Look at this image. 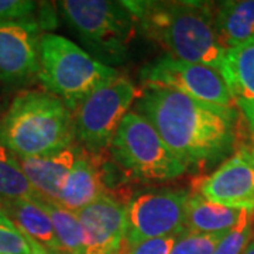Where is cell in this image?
I'll list each match as a JSON object with an SVG mask.
<instances>
[{"instance_id":"obj_1","label":"cell","mask_w":254,"mask_h":254,"mask_svg":"<svg viewBox=\"0 0 254 254\" xmlns=\"http://www.w3.org/2000/svg\"><path fill=\"white\" fill-rule=\"evenodd\" d=\"M136 108L187 170L222 160L236 144L237 109L208 105L157 86L141 91Z\"/></svg>"},{"instance_id":"obj_2","label":"cell","mask_w":254,"mask_h":254,"mask_svg":"<svg viewBox=\"0 0 254 254\" xmlns=\"http://www.w3.org/2000/svg\"><path fill=\"white\" fill-rule=\"evenodd\" d=\"M137 28L175 60L222 69L212 1H127Z\"/></svg>"},{"instance_id":"obj_3","label":"cell","mask_w":254,"mask_h":254,"mask_svg":"<svg viewBox=\"0 0 254 254\" xmlns=\"http://www.w3.org/2000/svg\"><path fill=\"white\" fill-rule=\"evenodd\" d=\"M72 113L46 91L18 92L0 118V144L17 157H40L72 145Z\"/></svg>"},{"instance_id":"obj_4","label":"cell","mask_w":254,"mask_h":254,"mask_svg":"<svg viewBox=\"0 0 254 254\" xmlns=\"http://www.w3.org/2000/svg\"><path fill=\"white\" fill-rule=\"evenodd\" d=\"M57 4L64 21L95 60L108 66L126 61L137 28L127 1L64 0Z\"/></svg>"},{"instance_id":"obj_5","label":"cell","mask_w":254,"mask_h":254,"mask_svg":"<svg viewBox=\"0 0 254 254\" xmlns=\"http://www.w3.org/2000/svg\"><path fill=\"white\" fill-rule=\"evenodd\" d=\"M38 51V79L43 88L63 100L71 112L92 91L118 76L115 68L99 63L65 37L43 34Z\"/></svg>"},{"instance_id":"obj_6","label":"cell","mask_w":254,"mask_h":254,"mask_svg":"<svg viewBox=\"0 0 254 254\" xmlns=\"http://www.w3.org/2000/svg\"><path fill=\"white\" fill-rule=\"evenodd\" d=\"M109 147L116 163L137 180L171 181L187 173L151 123L136 110L122 120Z\"/></svg>"},{"instance_id":"obj_7","label":"cell","mask_w":254,"mask_h":254,"mask_svg":"<svg viewBox=\"0 0 254 254\" xmlns=\"http://www.w3.org/2000/svg\"><path fill=\"white\" fill-rule=\"evenodd\" d=\"M141 91L127 78L116 76L92 91L72 113L73 134L86 151L96 154L110 145L122 120Z\"/></svg>"},{"instance_id":"obj_8","label":"cell","mask_w":254,"mask_h":254,"mask_svg":"<svg viewBox=\"0 0 254 254\" xmlns=\"http://www.w3.org/2000/svg\"><path fill=\"white\" fill-rule=\"evenodd\" d=\"M144 88H168L208 105L237 109L222 72L203 64H192L163 55L140 69Z\"/></svg>"},{"instance_id":"obj_9","label":"cell","mask_w":254,"mask_h":254,"mask_svg":"<svg viewBox=\"0 0 254 254\" xmlns=\"http://www.w3.org/2000/svg\"><path fill=\"white\" fill-rule=\"evenodd\" d=\"M188 195L185 190H165L134 196L126 206V245L185 233Z\"/></svg>"},{"instance_id":"obj_10","label":"cell","mask_w":254,"mask_h":254,"mask_svg":"<svg viewBox=\"0 0 254 254\" xmlns=\"http://www.w3.org/2000/svg\"><path fill=\"white\" fill-rule=\"evenodd\" d=\"M192 190L220 205L254 209V136L213 173L196 178Z\"/></svg>"},{"instance_id":"obj_11","label":"cell","mask_w":254,"mask_h":254,"mask_svg":"<svg viewBox=\"0 0 254 254\" xmlns=\"http://www.w3.org/2000/svg\"><path fill=\"white\" fill-rule=\"evenodd\" d=\"M43 28L37 18L0 23V83L18 85L38 76Z\"/></svg>"},{"instance_id":"obj_12","label":"cell","mask_w":254,"mask_h":254,"mask_svg":"<svg viewBox=\"0 0 254 254\" xmlns=\"http://www.w3.org/2000/svg\"><path fill=\"white\" fill-rule=\"evenodd\" d=\"M81 222L83 254H120L126 243V206L108 192L99 199L76 212Z\"/></svg>"},{"instance_id":"obj_13","label":"cell","mask_w":254,"mask_h":254,"mask_svg":"<svg viewBox=\"0 0 254 254\" xmlns=\"http://www.w3.org/2000/svg\"><path fill=\"white\" fill-rule=\"evenodd\" d=\"M103 193H106V187L96 154L79 148L57 202L76 213L99 199Z\"/></svg>"},{"instance_id":"obj_14","label":"cell","mask_w":254,"mask_h":254,"mask_svg":"<svg viewBox=\"0 0 254 254\" xmlns=\"http://www.w3.org/2000/svg\"><path fill=\"white\" fill-rule=\"evenodd\" d=\"M79 147L69 145L58 153L40 157H17L24 175L41 199H58L60 190L76 160Z\"/></svg>"},{"instance_id":"obj_15","label":"cell","mask_w":254,"mask_h":254,"mask_svg":"<svg viewBox=\"0 0 254 254\" xmlns=\"http://www.w3.org/2000/svg\"><path fill=\"white\" fill-rule=\"evenodd\" d=\"M220 72L243 119L254 116V36L225 53Z\"/></svg>"},{"instance_id":"obj_16","label":"cell","mask_w":254,"mask_h":254,"mask_svg":"<svg viewBox=\"0 0 254 254\" xmlns=\"http://www.w3.org/2000/svg\"><path fill=\"white\" fill-rule=\"evenodd\" d=\"M246 208L226 206L208 200L198 192H190L185 212V232L195 235L227 233L236 226Z\"/></svg>"},{"instance_id":"obj_17","label":"cell","mask_w":254,"mask_h":254,"mask_svg":"<svg viewBox=\"0 0 254 254\" xmlns=\"http://www.w3.org/2000/svg\"><path fill=\"white\" fill-rule=\"evenodd\" d=\"M215 33L226 53L254 36V0H226L215 3Z\"/></svg>"},{"instance_id":"obj_18","label":"cell","mask_w":254,"mask_h":254,"mask_svg":"<svg viewBox=\"0 0 254 254\" xmlns=\"http://www.w3.org/2000/svg\"><path fill=\"white\" fill-rule=\"evenodd\" d=\"M0 209L24 236L44 246L48 252H60L54 226L38 199L0 200Z\"/></svg>"},{"instance_id":"obj_19","label":"cell","mask_w":254,"mask_h":254,"mask_svg":"<svg viewBox=\"0 0 254 254\" xmlns=\"http://www.w3.org/2000/svg\"><path fill=\"white\" fill-rule=\"evenodd\" d=\"M41 205L47 210L51 223L54 226L55 236L60 245V253L83 254L85 237L81 222L75 212H71L55 200L38 198Z\"/></svg>"},{"instance_id":"obj_20","label":"cell","mask_w":254,"mask_h":254,"mask_svg":"<svg viewBox=\"0 0 254 254\" xmlns=\"http://www.w3.org/2000/svg\"><path fill=\"white\" fill-rule=\"evenodd\" d=\"M38 198V193L23 173L17 157L0 144V200Z\"/></svg>"},{"instance_id":"obj_21","label":"cell","mask_w":254,"mask_h":254,"mask_svg":"<svg viewBox=\"0 0 254 254\" xmlns=\"http://www.w3.org/2000/svg\"><path fill=\"white\" fill-rule=\"evenodd\" d=\"M37 18L44 28L55 26V16L48 3H37L30 0H0V23Z\"/></svg>"},{"instance_id":"obj_22","label":"cell","mask_w":254,"mask_h":254,"mask_svg":"<svg viewBox=\"0 0 254 254\" xmlns=\"http://www.w3.org/2000/svg\"><path fill=\"white\" fill-rule=\"evenodd\" d=\"M254 209H246L236 226L219 242L212 254H242L254 236Z\"/></svg>"},{"instance_id":"obj_23","label":"cell","mask_w":254,"mask_h":254,"mask_svg":"<svg viewBox=\"0 0 254 254\" xmlns=\"http://www.w3.org/2000/svg\"><path fill=\"white\" fill-rule=\"evenodd\" d=\"M30 245L9 216L0 209V254H30Z\"/></svg>"},{"instance_id":"obj_24","label":"cell","mask_w":254,"mask_h":254,"mask_svg":"<svg viewBox=\"0 0 254 254\" xmlns=\"http://www.w3.org/2000/svg\"><path fill=\"white\" fill-rule=\"evenodd\" d=\"M225 235H195L185 232L175 243L171 254H212Z\"/></svg>"},{"instance_id":"obj_25","label":"cell","mask_w":254,"mask_h":254,"mask_svg":"<svg viewBox=\"0 0 254 254\" xmlns=\"http://www.w3.org/2000/svg\"><path fill=\"white\" fill-rule=\"evenodd\" d=\"M180 236L181 235L155 237L140 242L137 245L127 246V254H171Z\"/></svg>"},{"instance_id":"obj_26","label":"cell","mask_w":254,"mask_h":254,"mask_svg":"<svg viewBox=\"0 0 254 254\" xmlns=\"http://www.w3.org/2000/svg\"><path fill=\"white\" fill-rule=\"evenodd\" d=\"M27 242H28V245H30V252H31L30 254H51L48 250H47L46 247H44V246L38 245V243L34 242L33 239L27 237Z\"/></svg>"},{"instance_id":"obj_27","label":"cell","mask_w":254,"mask_h":254,"mask_svg":"<svg viewBox=\"0 0 254 254\" xmlns=\"http://www.w3.org/2000/svg\"><path fill=\"white\" fill-rule=\"evenodd\" d=\"M242 254H254V236H253V239L249 242V245L246 246L245 252H243Z\"/></svg>"},{"instance_id":"obj_28","label":"cell","mask_w":254,"mask_h":254,"mask_svg":"<svg viewBox=\"0 0 254 254\" xmlns=\"http://www.w3.org/2000/svg\"><path fill=\"white\" fill-rule=\"evenodd\" d=\"M245 122L247 123V126H249L250 131L253 133V136H254V116L252 119H249V120H245Z\"/></svg>"},{"instance_id":"obj_29","label":"cell","mask_w":254,"mask_h":254,"mask_svg":"<svg viewBox=\"0 0 254 254\" xmlns=\"http://www.w3.org/2000/svg\"><path fill=\"white\" fill-rule=\"evenodd\" d=\"M51 254H65V253H60V252H50Z\"/></svg>"},{"instance_id":"obj_30","label":"cell","mask_w":254,"mask_h":254,"mask_svg":"<svg viewBox=\"0 0 254 254\" xmlns=\"http://www.w3.org/2000/svg\"><path fill=\"white\" fill-rule=\"evenodd\" d=\"M120 254H122V253H120Z\"/></svg>"}]
</instances>
